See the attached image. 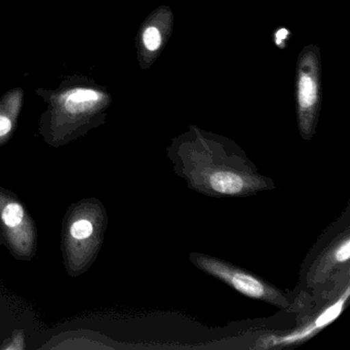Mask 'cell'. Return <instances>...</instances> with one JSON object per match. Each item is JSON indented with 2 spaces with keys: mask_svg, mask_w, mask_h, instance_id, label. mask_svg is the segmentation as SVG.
Here are the masks:
<instances>
[{
  "mask_svg": "<svg viewBox=\"0 0 350 350\" xmlns=\"http://www.w3.org/2000/svg\"><path fill=\"white\" fill-rule=\"evenodd\" d=\"M171 159L188 186L206 196L237 198L273 187L245 154L204 139L180 146Z\"/></svg>",
  "mask_w": 350,
  "mask_h": 350,
  "instance_id": "1",
  "label": "cell"
},
{
  "mask_svg": "<svg viewBox=\"0 0 350 350\" xmlns=\"http://www.w3.org/2000/svg\"><path fill=\"white\" fill-rule=\"evenodd\" d=\"M48 103L40 120V134L46 144L58 148L100 126L111 96L91 79L72 77L54 91H44Z\"/></svg>",
  "mask_w": 350,
  "mask_h": 350,
  "instance_id": "2",
  "label": "cell"
},
{
  "mask_svg": "<svg viewBox=\"0 0 350 350\" xmlns=\"http://www.w3.org/2000/svg\"><path fill=\"white\" fill-rule=\"evenodd\" d=\"M108 217L101 202L87 198L73 204L62 225V252L67 273L77 278L97 259L107 228Z\"/></svg>",
  "mask_w": 350,
  "mask_h": 350,
  "instance_id": "3",
  "label": "cell"
},
{
  "mask_svg": "<svg viewBox=\"0 0 350 350\" xmlns=\"http://www.w3.org/2000/svg\"><path fill=\"white\" fill-rule=\"evenodd\" d=\"M190 261L208 275L221 280L243 296L264 301L280 309L288 308L291 305L284 292L239 266L198 253L191 254Z\"/></svg>",
  "mask_w": 350,
  "mask_h": 350,
  "instance_id": "4",
  "label": "cell"
},
{
  "mask_svg": "<svg viewBox=\"0 0 350 350\" xmlns=\"http://www.w3.org/2000/svg\"><path fill=\"white\" fill-rule=\"evenodd\" d=\"M0 245L23 261L31 260L38 249L33 218L19 198L3 188H0Z\"/></svg>",
  "mask_w": 350,
  "mask_h": 350,
  "instance_id": "5",
  "label": "cell"
},
{
  "mask_svg": "<svg viewBox=\"0 0 350 350\" xmlns=\"http://www.w3.org/2000/svg\"><path fill=\"white\" fill-rule=\"evenodd\" d=\"M297 106L301 135L311 139L319 107V61L313 51L304 52L299 61Z\"/></svg>",
  "mask_w": 350,
  "mask_h": 350,
  "instance_id": "6",
  "label": "cell"
},
{
  "mask_svg": "<svg viewBox=\"0 0 350 350\" xmlns=\"http://www.w3.org/2000/svg\"><path fill=\"white\" fill-rule=\"evenodd\" d=\"M349 297V286H346L345 292L329 306L325 307L323 311L319 313L317 317L304 327L295 329L292 333L282 336H271L270 338L262 340V344L265 346L288 345V344L297 343V342L305 341L309 338L319 333L321 329L333 323L343 311L344 306Z\"/></svg>",
  "mask_w": 350,
  "mask_h": 350,
  "instance_id": "7",
  "label": "cell"
},
{
  "mask_svg": "<svg viewBox=\"0 0 350 350\" xmlns=\"http://www.w3.org/2000/svg\"><path fill=\"white\" fill-rule=\"evenodd\" d=\"M24 96L22 88H14L0 98V146L10 141L17 129Z\"/></svg>",
  "mask_w": 350,
  "mask_h": 350,
  "instance_id": "8",
  "label": "cell"
},
{
  "mask_svg": "<svg viewBox=\"0 0 350 350\" xmlns=\"http://www.w3.org/2000/svg\"><path fill=\"white\" fill-rule=\"evenodd\" d=\"M350 257V241L349 237L346 235L340 237L333 247H329V251L325 252L319 260L317 266V274L313 278H323L325 274L329 273L334 267L337 265L347 264Z\"/></svg>",
  "mask_w": 350,
  "mask_h": 350,
  "instance_id": "9",
  "label": "cell"
},
{
  "mask_svg": "<svg viewBox=\"0 0 350 350\" xmlns=\"http://www.w3.org/2000/svg\"><path fill=\"white\" fill-rule=\"evenodd\" d=\"M163 46V34L154 24H148L140 34V50L145 57L154 54Z\"/></svg>",
  "mask_w": 350,
  "mask_h": 350,
  "instance_id": "10",
  "label": "cell"
},
{
  "mask_svg": "<svg viewBox=\"0 0 350 350\" xmlns=\"http://www.w3.org/2000/svg\"><path fill=\"white\" fill-rule=\"evenodd\" d=\"M0 349L5 350H23L25 349V335L21 329H18L13 333L9 340L5 342Z\"/></svg>",
  "mask_w": 350,
  "mask_h": 350,
  "instance_id": "11",
  "label": "cell"
},
{
  "mask_svg": "<svg viewBox=\"0 0 350 350\" xmlns=\"http://www.w3.org/2000/svg\"><path fill=\"white\" fill-rule=\"evenodd\" d=\"M288 30L286 29H280L278 33L275 34V42L278 44H280V42L286 40V38H288Z\"/></svg>",
  "mask_w": 350,
  "mask_h": 350,
  "instance_id": "12",
  "label": "cell"
},
{
  "mask_svg": "<svg viewBox=\"0 0 350 350\" xmlns=\"http://www.w3.org/2000/svg\"><path fill=\"white\" fill-rule=\"evenodd\" d=\"M0 1H3V0H0Z\"/></svg>",
  "mask_w": 350,
  "mask_h": 350,
  "instance_id": "13",
  "label": "cell"
}]
</instances>
